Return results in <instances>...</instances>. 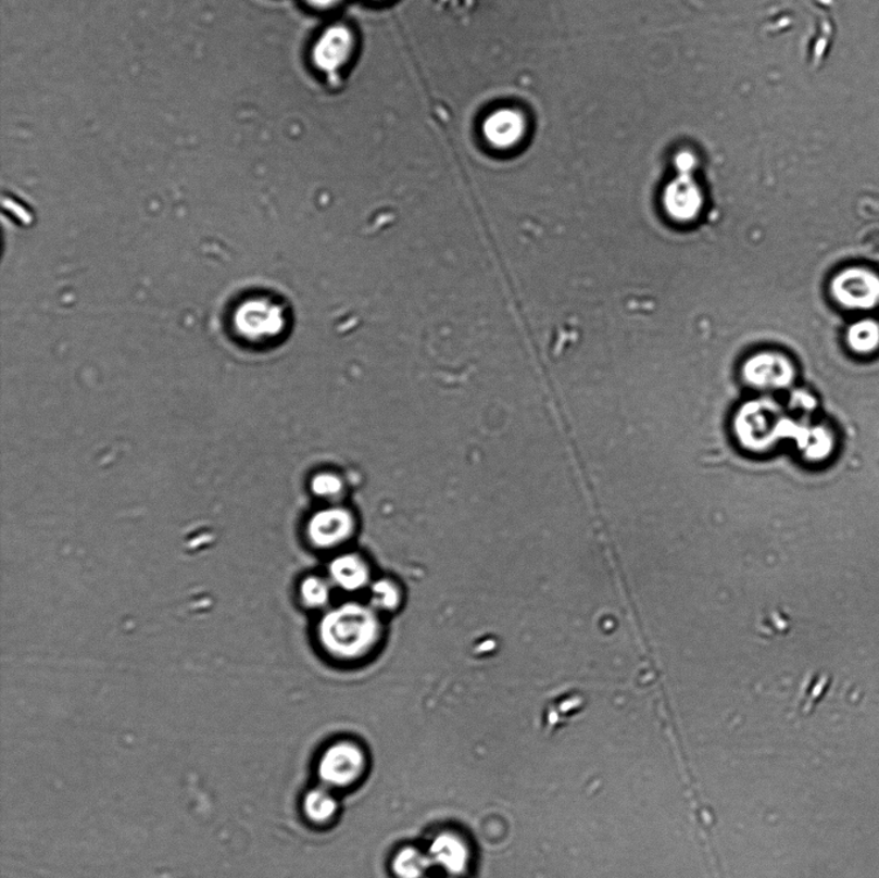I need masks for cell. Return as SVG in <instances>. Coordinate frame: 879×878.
Returning <instances> with one entry per match:
<instances>
[{
	"label": "cell",
	"instance_id": "3",
	"mask_svg": "<svg viewBox=\"0 0 879 878\" xmlns=\"http://www.w3.org/2000/svg\"><path fill=\"white\" fill-rule=\"evenodd\" d=\"M367 769V758L361 745L341 741L324 752L318 765V777L327 789H349L357 785Z\"/></svg>",
	"mask_w": 879,
	"mask_h": 878
},
{
	"label": "cell",
	"instance_id": "10",
	"mask_svg": "<svg viewBox=\"0 0 879 878\" xmlns=\"http://www.w3.org/2000/svg\"><path fill=\"white\" fill-rule=\"evenodd\" d=\"M331 575L341 588L353 591L367 582L368 570L359 556L343 555L332 563Z\"/></svg>",
	"mask_w": 879,
	"mask_h": 878
},
{
	"label": "cell",
	"instance_id": "9",
	"mask_svg": "<svg viewBox=\"0 0 879 878\" xmlns=\"http://www.w3.org/2000/svg\"><path fill=\"white\" fill-rule=\"evenodd\" d=\"M432 866L441 867L450 875H462L470 863V849L462 836L442 832L431 841L428 852Z\"/></svg>",
	"mask_w": 879,
	"mask_h": 878
},
{
	"label": "cell",
	"instance_id": "11",
	"mask_svg": "<svg viewBox=\"0 0 879 878\" xmlns=\"http://www.w3.org/2000/svg\"><path fill=\"white\" fill-rule=\"evenodd\" d=\"M338 811L337 799L325 786L323 789L311 791L304 799V813L315 825H329L337 817Z\"/></svg>",
	"mask_w": 879,
	"mask_h": 878
},
{
	"label": "cell",
	"instance_id": "4",
	"mask_svg": "<svg viewBox=\"0 0 879 878\" xmlns=\"http://www.w3.org/2000/svg\"><path fill=\"white\" fill-rule=\"evenodd\" d=\"M662 205L668 218L680 225H689L700 218L704 198L692 171H679L678 177L666 186L662 195Z\"/></svg>",
	"mask_w": 879,
	"mask_h": 878
},
{
	"label": "cell",
	"instance_id": "7",
	"mask_svg": "<svg viewBox=\"0 0 879 878\" xmlns=\"http://www.w3.org/2000/svg\"><path fill=\"white\" fill-rule=\"evenodd\" d=\"M527 131V122L520 111L506 108L493 111L486 117L484 135L487 142L499 150H511L522 142Z\"/></svg>",
	"mask_w": 879,
	"mask_h": 878
},
{
	"label": "cell",
	"instance_id": "12",
	"mask_svg": "<svg viewBox=\"0 0 879 878\" xmlns=\"http://www.w3.org/2000/svg\"><path fill=\"white\" fill-rule=\"evenodd\" d=\"M393 873L399 878H424L429 873L432 862L428 853L423 850L406 846L395 854Z\"/></svg>",
	"mask_w": 879,
	"mask_h": 878
},
{
	"label": "cell",
	"instance_id": "14",
	"mask_svg": "<svg viewBox=\"0 0 879 878\" xmlns=\"http://www.w3.org/2000/svg\"><path fill=\"white\" fill-rule=\"evenodd\" d=\"M374 603L384 610H392L399 604V591L388 581H380L373 588Z\"/></svg>",
	"mask_w": 879,
	"mask_h": 878
},
{
	"label": "cell",
	"instance_id": "5",
	"mask_svg": "<svg viewBox=\"0 0 879 878\" xmlns=\"http://www.w3.org/2000/svg\"><path fill=\"white\" fill-rule=\"evenodd\" d=\"M746 385L758 390L787 387L791 382L792 367L783 355L774 352H759L746 360L743 366Z\"/></svg>",
	"mask_w": 879,
	"mask_h": 878
},
{
	"label": "cell",
	"instance_id": "2",
	"mask_svg": "<svg viewBox=\"0 0 879 878\" xmlns=\"http://www.w3.org/2000/svg\"><path fill=\"white\" fill-rule=\"evenodd\" d=\"M319 636L332 656L355 660L364 657L378 643L380 626L373 611L359 604H347L324 618Z\"/></svg>",
	"mask_w": 879,
	"mask_h": 878
},
{
	"label": "cell",
	"instance_id": "16",
	"mask_svg": "<svg viewBox=\"0 0 879 878\" xmlns=\"http://www.w3.org/2000/svg\"><path fill=\"white\" fill-rule=\"evenodd\" d=\"M313 7H317V9H331V7L337 5L340 0H306Z\"/></svg>",
	"mask_w": 879,
	"mask_h": 878
},
{
	"label": "cell",
	"instance_id": "6",
	"mask_svg": "<svg viewBox=\"0 0 879 878\" xmlns=\"http://www.w3.org/2000/svg\"><path fill=\"white\" fill-rule=\"evenodd\" d=\"M354 48V38L351 30L346 26L335 25L329 27L313 47V62L326 73L337 72L344 66Z\"/></svg>",
	"mask_w": 879,
	"mask_h": 878
},
{
	"label": "cell",
	"instance_id": "1",
	"mask_svg": "<svg viewBox=\"0 0 879 878\" xmlns=\"http://www.w3.org/2000/svg\"><path fill=\"white\" fill-rule=\"evenodd\" d=\"M294 312L281 296L260 292L248 298L234 313V327L256 348H275L289 338Z\"/></svg>",
	"mask_w": 879,
	"mask_h": 878
},
{
	"label": "cell",
	"instance_id": "13",
	"mask_svg": "<svg viewBox=\"0 0 879 878\" xmlns=\"http://www.w3.org/2000/svg\"><path fill=\"white\" fill-rule=\"evenodd\" d=\"M303 601L311 605V607H319L324 605L329 599V588L324 580L318 577H310L302 584Z\"/></svg>",
	"mask_w": 879,
	"mask_h": 878
},
{
	"label": "cell",
	"instance_id": "8",
	"mask_svg": "<svg viewBox=\"0 0 879 878\" xmlns=\"http://www.w3.org/2000/svg\"><path fill=\"white\" fill-rule=\"evenodd\" d=\"M353 531L352 515L344 509L319 512L310 522V539L316 547L332 548L346 541Z\"/></svg>",
	"mask_w": 879,
	"mask_h": 878
},
{
	"label": "cell",
	"instance_id": "15",
	"mask_svg": "<svg viewBox=\"0 0 879 878\" xmlns=\"http://www.w3.org/2000/svg\"><path fill=\"white\" fill-rule=\"evenodd\" d=\"M312 489L321 498H332L341 490V480L332 474H321L312 482Z\"/></svg>",
	"mask_w": 879,
	"mask_h": 878
}]
</instances>
